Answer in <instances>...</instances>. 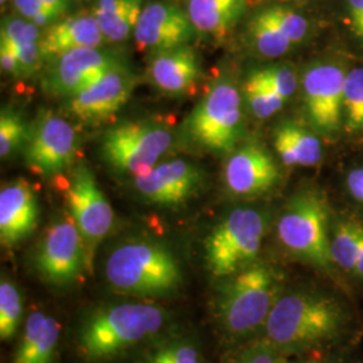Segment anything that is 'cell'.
Wrapping results in <instances>:
<instances>
[{"instance_id": "obj_22", "label": "cell", "mask_w": 363, "mask_h": 363, "mask_svg": "<svg viewBox=\"0 0 363 363\" xmlns=\"http://www.w3.org/2000/svg\"><path fill=\"white\" fill-rule=\"evenodd\" d=\"M247 0H189L187 13L196 31L225 38L247 10Z\"/></svg>"}, {"instance_id": "obj_20", "label": "cell", "mask_w": 363, "mask_h": 363, "mask_svg": "<svg viewBox=\"0 0 363 363\" xmlns=\"http://www.w3.org/2000/svg\"><path fill=\"white\" fill-rule=\"evenodd\" d=\"M105 37L91 13H77L54 22L45 30L39 40L45 58H52L82 48H100Z\"/></svg>"}, {"instance_id": "obj_35", "label": "cell", "mask_w": 363, "mask_h": 363, "mask_svg": "<svg viewBox=\"0 0 363 363\" xmlns=\"http://www.w3.org/2000/svg\"><path fill=\"white\" fill-rule=\"evenodd\" d=\"M0 43H6L13 48L16 52L19 64L22 67V77H31L40 69L45 55L40 50L39 42H22V43H11L9 40L0 39Z\"/></svg>"}, {"instance_id": "obj_41", "label": "cell", "mask_w": 363, "mask_h": 363, "mask_svg": "<svg viewBox=\"0 0 363 363\" xmlns=\"http://www.w3.org/2000/svg\"><path fill=\"white\" fill-rule=\"evenodd\" d=\"M352 276H354V277H357V279H361V280H363V240L362 244H361V249H359V253H358L357 265H355V269H354Z\"/></svg>"}, {"instance_id": "obj_21", "label": "cell", "mask_w": 363, "mask_h": 363, "mask_svg": "<svg viewBox=\"0 0 363 363\" xmlns=\"http://www.w3.org/2000/svg\"><path fill=\"white\" fill-rule=\"evenodd\" d=\"M61 327L43 312L28 315L13 363H54Z\"/></svg>"}, {"instance_id": "obj_42", "label": "cell", "mask_w": 363, "mask_h": 363, "mask_svg": "<svg viewBox=\"0 0 363 363\" xmlns=\"http://www.w3.org/2000/svg\"><path fill=\"white\" fill-rule=\"evenodd\" d=\"M301 363H328V362H322V361H306V362Z\"/></svg>"}, {"instance_id": "obj_2", "label": "cell", "mask_w": 363, "mask_h": 363, "mask_svg": "<svg viewBox=\"0 0 363 363\" xmlns=\"http://www.w3.org/2000/svg\"><path fill=\"white\" fill-rule=\"evenodd\" d=\"M166 323L167 313L152 303L105 306L84 320L78 331V346L89 361L112 359L156 337Z\"/></svg>"}, {"instance_id": "obj_19", "label": "cell", "mask_w": 363, "mask_h": 363, "mask_svg": "<svg viewBox=\"0 0 363 363\" xmlns=\"http://www.w3.org/2000/svg\"><path fill=\"white\" fill-rule=\"evenodd\" d=\"M201 74L199 60L189 45L152 52L148 76L159 91L174 96L193 94Z\"/></svg>"}, {"instance_id": "obj_23", "label": "cell", "mask_w": 363, "mask_h": 363, "mask_svg": "<svg viewBox=\"0 0 363 363\" xmlns=\"http://www.w3.org/2000/svg\"><path fill=\"white\" fill-rule=\"evenodd\" d=\"M274 148L286 166H313L323 155L320 140L294 123H283L276 128Z\"/></svg>"}, {"instance_id": "obj_5", "label": "cell", "mask_w": 363, "mask_h": 363, "mask_svg": "<svg viewBox=\"0 0 363 363\" xmlns=\"http://www.w3.org/2000/svg\"><path fill=\"white\" fill-rule=\"evenodd\" d=\"M267 220L253 208L229 211L205 240L208 272L226 279L255 262L265 235Z\"/></svg>"}, {"instance_id": "obj_40", "label": "cell", "mask_w": 363, "mask_h": 363, "mask_svg": "<svg viewBox=\"0 0 363 363\" xmlns=\"http://www.w3.org/2000/svg\"><path fill=\"white\" fill-rule=\"evenodd\" d=\"M347 189L352 198L363 205V169L351 171L347 177Z\"/></svg>"}, {"instance_id": "obj_9", "label": "cell", "mask_w": 363, "mask_h": 363, "mask_svg": "<svg viewBox=\"0 0 363 363\" xmlns=\"http://www.w3.org/2000/svg\"><path fill=\"white\" fill-rule=\"evenodd\" d=\"M39 274L54 286H70L91 268L86 245L72 217L54 220L35 253Z\"/></svg>"}, {"instance_id": "obj_36", "label": "cell", "mask_w": 363, "mask_h": 363, "mask_svg": "<svg viewBox=\"0 0 363 363\" xmlns=\"http://www.w3.org/2000/svg\"><path fill=\"white\" fill-rule=\"evenodd\" d=\"M42 38L39 27L31 21H23L18 18H9L3 22L1 38L11 43L22 42H39Z\"/></svg>"}, {"instance_id": "obj_29", "label": "cell", "mask_w": 363, "mask_h": 363, "mask_svg": "<svg viewBox=\"0 0 363 363\" xmlns=\"http://www.w3.org/2000/svg\"><path fill=\"white\" fill-rule=\"evenodd\" d=\"M343 112L349 130H363V67H354L346 73Z\"/></svg>"}, {"instance_id": "obj_28", "label": "cell", "mask_w": 363, "mask_h": 363, "mask_svg": "<svg viewBox=\"0 0 363 363\" xmlns=\"http://www.w3.org/2000/svg\"><path fill=\"white\" fill-rule=\"evenodd\" d=\"M245 97L250 112L257 118H268L279 112L283 105L286 104V99L281 97L272 88L262 84L255 76H249L245 81Z\"/></svg>"}, {"instance_id": "obj_6", "label": "cell", "mask_w": 363, "mask_h": 363, "mask_svg": "<svg viewBox=\"0 0 363 363\" xmlns=\"http://www.w3.org/2000/svg\"><path fill=\"white\" fill-rule=\"evenodd\" d=\"M172 143L174 133L166 123L132 120L105 130L101 156L115 172L135 178L156 166Z\"/></svg>"}, {"instance_id": "obj_1", "label": "cell", "mask_w": 363, "mask_h": 363, "mask_svg": "<svg viewBox=\"0 0 363 363\" xmlns=\"http://www.w3.org/2000/svg\"><path fill=\"white\" fill-rule=\"evenodd\" d=\"M347 312L337 298L316 291L281 294L265 323L267 340L281 352H296L335 342L347 327Z\"/></svg>"}, {"instance_id": "obj_13", "label": "cell", "mask_w": 363, "mask_h": 363, "mask_svg": "<svg viewBox=\"0 0 363 363\" xmlns=\"http://www.w3.org/2000/svg\"><path fill=\"white\" fill-rule=\"evenodd\" d=\"M136 86V76L124 61L109 67L89 88L69 100V111L86 125L112 118L127 104Z\"/></svg>"}, {"instance_id": "obj_34", "label": "cell", "mask_w": 363, "mask_h": 363, "mask_svg": "<svg viewBox=\"0 0 363 363\" xmlns=\"http://www.w3.org/2000/svg\"><path fill=\"white\" fill-rule=\"evenodd\" d=\"M281 351L276 349L269 340H261L249 345L237 352L229 363H283Z\"/></svg>"}, {"instance_id": "obj_39", "label": "cell", "mask_w": 363, "mask_h": 363, "mask_svg": "<svg viewBox=\"0 0 363 363\" xmlns=\"http://www.w3.org/2000/svg\"><path fill=\"white\" fill-rule=\"evenodd\" d=\"M351 28L354 34L363 40V0H347Z\"/></svg>"}, {"instance_id": "obj_16", "label": "cell", "mask_w": 363, "mask_h": 363, "mask_svg": "<svg viewBox=\"0 0 363 363\" xmlns=\"http://www.w3.org/2000/svg\"><path fill=\"white\" fill-rule=\"evenodd\" d=\"M195 34L196 28L189 13L164 1L145 6L133 31L139 49L152 52L189 45Z\"/></svg>"}, {"instance_id": "obj_4", "label": "cell", "mask_w": 363, "mask_h": 363, "mask_svg": "<svg viewBox=\"0 0 363 363\" xmlns=\"http://www.w3.org/2000/svg\"><path fill=\"white\" fill-rule=\"evenodd\" d=\"M280 277L268 265L253 262L223 279L217 296L222 328L234 337H247L265 327L274 303L280 298Z\"/></svg>"}, {"instance_id": "obj_27", "label": "cell", "mask_w": 363, "mask_h": 363, "mask_svg": "<svg viewBox=\"0 0 363 363\" xmlns=\"http://www.w3.org/2000/svg\"><path fill=\"white\" fill-rule=\"evenodd\" d=\"M23 298L16 284L3 277L0 281V337L11 339L23 319Z\"/></svg>"}, {"instance_id": "obj_32", "label": "cell", "mask_w": 363, "mask_h": 363, "mask_svg": "<svg viewBox=\"0 0 363 363\" xmlns=\"http://www.w3.org/2000/svg\"><path fill=\"white\" fill-rule=\"evenodd\" d=\"M265 11L294 45H298L306 38L308 31V22L303 15L283 6H271L267 7Z\"/></svg>"}, {"instance_id": "obj_38", "label": "cell", "mask_w": 363, "mask_h": 363, "mask_svg": "<svg viewBox=\"0 0 363 363\" xmlns=\"http://www.w3.org/2000/svg\"><path fill=\"white\" fill-rule=\"evenodd\" d=\"M0 64L3 72H6L7 74L15 78L22 77V67L18 55L13 52V48L6 43H0Z\"/></svg>"}, {"instance_id": "obj_43", "label": "cell", "mask_w": 363, "mask_h": 363, "mask_svg": "<svg viewBox=\"0 0 363 363\" xmlns=\"http://www.w3.org/2000/svg\"><path fill=\"white\" fill-rule=\"evenodd\" d=\"M6 1H7V0H0V3H1V4H4Z\"/></svg>"}, {"instance_id": "obj_24", "label": "cell", "mask_w": 363, "mask_h": 363, "mask_svg": "<svg viewBox=\"0 0 363 363\" xmlns=\"http://www.w3.org/2000/svg\"><path fill=\"white\" fill-rule=\"evenodd\" d=\"M142 11V0H99L91 13L105 39L121 42L135 31Z\"/></svg>"}, {"instance_id": "obj_31", "label": "cell", "mask_w": 363, "mask_h": 363, "mask_svg": "<svg viewBox=\"0 0 363 363\" xmlns=\"http://www.w3.org/2000/svg\"><path fill=\"white\" fill-rule=\"evenodd\" d=\"M252 76L257 78L267 86L277 91L281 97L288 100L298 88V78L295 72L286 65H273L253 72Z\"/></svg>"}, {"instance_id": "obj_3", "label": "cell", "mask_w": 363, "mask_h": 363, "mask_svg": "<svg viewBox=\"0 0 363 363\" xmlns=\"http://www.w3.org/2000/svg\"><path fill=\"white\" fill-rule=\"evenodd\" d=\"M105 276L115 291L136 298H163L182 286L179 261L169 247L148 240H130L106 259Z\"/></svg>"}, {"instance_id": "obj_25", "label": "cell", "mask_w": 363, "mask_h": 363, "mask_svg": "<svg viewBox=\"0 0 363 363\" xmlns=\"http://www.w3.org/2000/svg\"><path fill=\"white\" fill-rule=\"evenodd\" d=\"M247 37L256 52L268 58L281 57L295 46L272 18L259 10L247 23Z\"/></svg>"}, {"instance_id": "obj_10", "label": "cell", "mask_w": 363, "mask_h": 363, "mask_svg": "<svg viewBox=\"0 0 363 363\" xmlns=\"http://www.w3.org/2000/svg\"><path fill=\"white\" fill-rule=\"evenodd\" d=\"M77 150V130L70 121L42 111L28 125L22 152L27 167L34 174L54 177L73 164Z\"/></svg>"}, {"instance_id": "obj_33", "label": "cell", "mask_w": 363, "mask_h": 363, "mask_svg": "<svg viewBox=\"0 0 363 363\" xmlns=\"http://www.w3.org/2000/svg\"><path fill=\"white\" fill-rule=\"evenodd\" d=\"M144 363H201V357L189 340H175L152 351Z\"/></svg>"}, {"instance_id": "obj_30", "label": "cell", "mask_w": 363, "mask_h": 363, "mask_svg": "<svg viewBox=\"0 0 363 363\" xmlns=\"http://www.w3.org/2000/svg\"><path fill=\"white\" fill-rule=\"evenodd\" d=\"M28 135V125L19 113L10 108L1 109L0 115V156L7 159L22 151Z\"/></svg>"}, {"instance_id": "obj_12", "label": "cell", "mask_w": 363, "mask_h": 363, "mask_svg": "<svg viewBox=\"0 0 363 363\" xmlns=\"http://www.w3.org/2000/svg\"><path fill=\"white\" fill-rule=\"evenodd\" d=\"M121 61L116 52L100 48H82L55 55L42 77V88L52 97L72 99Z\"/></svg>"}, {"instance_id": "obj_14", "label": "cell", "mask_w": 363, "mask_h": 363, "mask_svg": "<svg viewBox=\"0 0 363 363\" xmlns=\"http://www.w3.org/2000/svg\"><path fill=\"white\" fill-rule=\"evenodd\" d=\"M203 186V174L194 163L174 159L157 163L133 178L136 193L145 202L163 208H178L198 194Z\"/></svg>"}, {"instance_id": "obj_37", "label": "cell", "mask_w": 363, "mask_h": 363, "mask_svg": "<svg viewBox=\"0 0 363 363\" xmlns=\"http://www.w3.org/2000/svg\"><path fill=\"white\" fill-rule=\"evenodd\" d=\"M13 7L27 21H33L42 13H52L60 18L65 13L66 0H13Z\"/></svg>"}, {"instance_id": "obj_18", "label": "cell", "mask_w": 363, "mask_h": 363, "mask_svg": "<svg viewBox=\"0 0 363 363\" xmlns=\"http://www.w3.org/2000/svg\"><path fill=\"white\" fill-rule=\"evenodd\" d=\"M39 206L28 182L19 178L0 190V241L3 247H15L37 228Z\"/></svg>"}, {"instance_id": "obj_17", "label": "cell", "mask_w": 363, "mask_h": 363, "mask_svg": "<svg viewBox=\"0 0 363 363\" xmlns=\"http://www.w3.org/2000/svg\"><path fill=\"white\" fill-rule=\"evenodd\" d=\"M280 178L271 155L257 145L234 151L225 164L228 190L240 196H255L268 191Z\"/></svg>"}, {"instance_id": "obj_15", "label": "cell", "mask_w": 363, "mask_h": 363, "mask_svg": "<svg viewBox=\"0 0 363 363\" xmlns=\"http://www.w3.org/2000/svg\"><path fill=\"white\" fill-rule=\"evenodd\" d=\"M346 73L333 64H318L303 76V97L313 127L333 132L339 127L343 112V88Z\"/></svg>"}, {"instance_id": "obj_11", "label": "cell", "mask_w": 363, "mask_h": 363, "mask_svg": "<svg viewBox=\"0 0 363 363\" xmlns=\"http://www.w3.org/2000/svg\"><path fill=\"white\" fill-rule=\"evenodd\" d=\"M64 189L70 217L84 238L91 264L96 247L115 225V211L85 164L72 169Z\"/></svg>"}, {"instance_id": "obj_7", "label": "cell", "mask_w": 363, "mask_h": 363, "mask_svg": "<svg viewBox=\"0 0 363 363\" xmlns=\"http://www.w3.org/2000/svg\"><path fill=\"white\" fill-rule=\"evenodd\" d=\"M277 234L286 250L298 259L327 273L335 264L330 252L325 201L315 191L295 195L279 218Z\"/></svg>"}, {"instance_id": "obj_26", "label": "cell", "mask_w": 363, "mask_h": 363, "mask_svg": "<svg viewBox=\"0 0 363 363\" xmlns=\"http://www.w3.org/2000/svg\"><path fill=\"white\" fill-rule=\"evenodd\" d=\"M363 240V225L354 220L339 222L330 238V252L335 267L352 276Z\"/></svg>"}, {"instance_id": "obj_8", "label": "cell", "mask_w": 363, "mask_h": 363, "mask_svg": "<svg viewBox=\"0 0 363 363\" xmlns=\"http://www.w3.org/2000/svg\"><path fill=\"white\" fill-rule=\"evenodd\" d=\"M241 96L229 79H218L191 111L186 135L202 150L214 154L233 151L241 133Z\"/></svg>"}]
</instances>
